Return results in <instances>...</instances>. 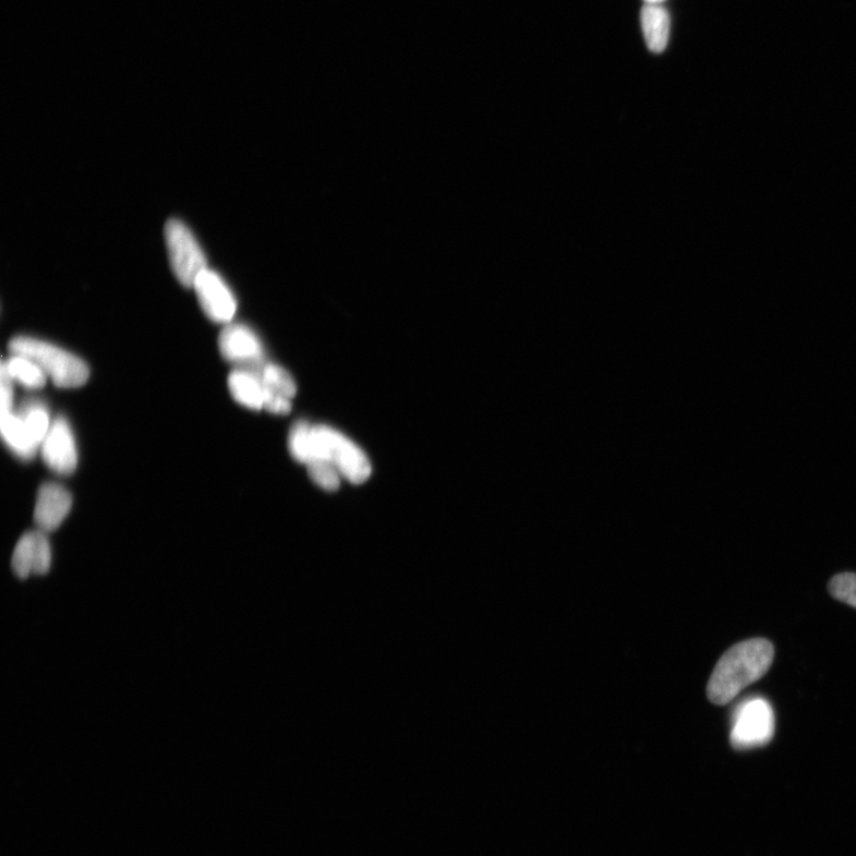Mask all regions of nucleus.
I'll use <instances>...</instances> for the list:
<instances>
[{"label":"nucleus","mask_w":856,"mask_h":856,"mask_svg":"<svg viewBox=\"0 0 856 856\" xmlns=\"http://www.w3.org/2000/svg\"><path fill=\"white\" fill-rule=\"evenodd\" d=\"M774 658L772 643L765 639H750L735 644L724 653L708 683L709 700L718 706L728 704L748 685L767 675Z\"/></svg>","instance_id":"f257e3e1"},{"label":"nucleus","mask_w":856,"mask_h":856,"mask_svg":"<svg viewBox=\"0 0 856 856\" xmlns=\"http://www.w3.org/2000/svg\"><path fill=\"white\" fill-rule=\"evenodd\" d=\"M9 350L34 361L59 388L82 387L89 377L83 360L45 340L20 336L10 341Z\"/></svg>","instance_id":"f03ea898"},{"label":"nucleus","mask_w":856,"mask_h":856,"mask_svg":"<svg viewBox=\"0 0 856 856\" xmlns=\"http://www.w3.org/2000/svg\"><path fill=\"white\" fill-rule=\"evenodd\" d=\"M323 459L331 463L340 475L354 484L365 482L372 475L371 460L352 441L333 427L311 426V444L308 463Z\"/></svg>","instance_id":"7ed1b4c3"},{"label":"nucleus","mask_w":856,"mask_h":856,"mask_svg":"<svg viewBox=\"0 0 856 856\" xmlns=\"http://www.w3.org/2000/svg\"><path fill=\"white\" fill-rule=\"evenodd\" d=\"M775 727L771 704L762 697L748 698L733 713L731 743L735 749L768 745Z\"/></svg>","instance_id":"20e7f679"},{"label":"nucleus","mask_w":856,"mask_h":856,"mask_svg":"<svg viewBox=\"0 0 856 856\" xmlns=\"http://www.w3.org/2000/svg\"><path fill=\"white\" fill-rule=\"evenodd\" d=\"M165 239L171 270L184 287H193L207 267L203 250L191 230L177 219L166 224Z\"/></svg>","instance_id":"39448f33"},{"label":"nucleus","mask_w":856,"mask_h":856,"mask_svg":"<svg viewBox=\"0 0 856 856\" xmlns=\"http://www.w3.org/2000/svg\"><path fill=\"white\" fill-rule=\"evenodd\" d=\"M194 291L207 317L218 324H229L237 310L236 299L221 276L206 269L194 282Z\"/></svg>","instance_id":"423d86ee"},{"label":"nucleus","mask_w":856,"mask_h":856,"mask_svg":"<svg viewBox=\"0 0 856 856\" xmlns=\"http://www.w3.org/2000/svg\"><path fill=\"white\" fill-rule=\"evenodd\" d=\"M43 458L47 467L59 475H71L77 466V449L72 427L64 418L52 421L41 444Z\"/></svg>","instance_id":"0eeeda50"},{"label":"nucleus","mask_w":856,"mask_h":856,"mask_svg":"<svg viewBox=\"0 0 856 856\" xmlns=\"http://www.w3.org/2000/svg\"><path fill=\"white\" fill-rule=\"evenodd\" d=\"M219 350L224 359L246 367L263 364V347L256 334L245 325L231 324L219 336Z\"/></svg>","instance_id":"6e6552de"},{"label":"nucleus","mask_w":856,"mask_h":856,"mask_svg":"<svg viewBox=\"0 0 856 856\" xmlns=\"http://www.w3.org/2000/svg\"><path fill=\"white\" fill-rule=\"evenodd\" d=\"M73 504L71 493L57 483H45L39 489L34 520L39 531L45 533L59 529L68 518Z\"/></svg>","instance_id":"1a4fd4ad"},{"label":"nucleus","mask_w":856,"mask_h":856,"mask_svg":"<svg viewBox=\"0 0 856 856\" xmlns=\"http://www.w3.org/2000/svg\"><path fill=\"white\" fill-rule=\"evenodd\" d=\"M641 28L648 48L654 55H662L670 39L671 19L662 4H644L641 10Z\"/></svg>","instance_id":"9d476101"},{"label":"nucleus","mask_w":856,"mask_h":856,"mask_svg":"<svg viewBox=\"0 0 856 856\" xmlns=\"http://www.w3.org/2000/svg\"><path fill=\"white\" fill-rule=\"evenodd\" d=\"M229 388L233 399L246 408L260 411L265 403V389L254 369H239L229 376Z\"/></svg>","instance_id":"9b49d317"},{"label":"nucleus","mask_w":856,"mask_h":856,"mask_svg":"<svg viewBox=\"0 0 856 856\" xmlns=\"http://www.w3.org/2000/svg\"><path fill=\"white\" fill-rule=\"evenodd\" d=\"M0 430L9 449L17 457L29 460L35 457L38 445L34 443L17 413H2Z\"/></svg>","instance_id":"f8f14e48"},{"label":"nucleus","mask_w":856,"mask_h":856,"mask_svg":"<svg viewBox=\"0 0 856 856\" xmlns=\"http://www.w3.org/2000/svg\"><path fill=\"white\" fill-rule=\"evenodd\" d=\"M258 374L263 389L266 393L280 395L289 400H293L297 394V386L293 377L284 367L276 364H261L254 367Z\"/></svg>","instance_id":"ddd939ff"},{"label":"nucleus","mask_w":856,"mask_h":856,"mask_svg":"<svg viewBox=\"0 0 856 856\" xmlns=\"http://www.w3.org/2000/svg\"><path fill=\"white\" fill-rule=\"evenodd\" d=\"M13 382L25 388L41 389L47 384V375L34 361L21 354H12L3 362Z\"/></svg>","instance_id":"4468645a"},{"label":"nucleus","mask_w":856,"mask_h":856,"mask_svg":"<svg viewBox=\"0 0 856 856\" xmlns=\"http://www.w3.org/2000/svg\"><path fill=\"white\" fill-rule=\"evenodd\" d=\"M17 414L34 443L41 447L51 426L47 407L38 401H26Z\"/></svg>","instance_id":"2eb2a0df"},{"label":"nucleus","mask_w":856,"mask_h":856,"mask_svg":"<svg viewBox=\"0 0 856 856\" xmlns=\"http://www.w3.org/2000/svg\"><path fill=\"white\" fill-rule=\"evenodd\" d=\"M37 542L38 531L26 532L19 540L15 550H13L11 559L12 570L21 579L28 578L34 574L37 557Z\"/></svg>","instance_id":"dca6fc26"},{"label":"nucleus","mask_w":856,"mask_h":856,"mask_svg":"<svg viewBox=\"0 0 856 856\" xmlns=\"http://www.w3.org/2000/svg\"><path fill=\"white\" fill-rule=\"evenodd\" d=\"M308 466L309 475L312 481L327 492H335L340 485V473L331 465L323 459H314Z\"/></svg>","instance_id":"f3484780"},{"label":"nucleus","mask_w":856,"mask_h":856,"mask_svg":"<svg viewBox=\"0 0 856 856\" xmlns=\"http://www.w3.org/2000/svg\"><path fill=\"white\" fill-rule=\"evenodd\" d=\"M311 425L299 421L289 432L288 447L292 457L301 465H306L310 456Z\"/></svg>","instance_id":"a211bd4d"},{"label":"nucleus","mask_w":856,"mask_h":856,"mask_svg":"<svg viewBox=\"0 0 856 856\" xmlns=\"http://www.w3.org/2000/svg\"><path fill=\"white\" fill-rule=\"evenodd\" d=\"M829 591L836 600L856 608V575L840 574L829 583Z\"/></svg>","instance_id":"6ab92c4d"},{"label":"nucleus","mask_w":856,"mask_h":856,"mask_svg":"<svg viewBox=\"0 0 856 856\" xmlns=\"http://www.w3.org/2000/svg\"><path fill=\"white\" fill-rule=\"evenodd\" d=\"M51 547L45 532L38 530L37 557L34 575H46L50 570Z\"/></svg>","instance_id":"aec40b11"},{"label":"nucleus","mask_w":856,"mask_h":856,"mask_svg":"<svg viewBox=\"0 0 856 856\" xmlns=\"http://www.w3.org/2000/svg\"><path fill=\"white\" fill-rule=\"evenodd\" d=\"M0 413L12 412L13 410V379L9 375L7 367L2 364V372H0Z\"/></svg>","instance_id":"412c9836"},{"label":"nucleus","mask_w":856,"mask_h":856,"mask_svg":"<svg viewBox=\"0 0 856 856\" xmlns=\"http://www.w3.org/2000/svg\"><path fill=\"white\" fill-rule=\"evenodd\" d=\"M665 0H644V3L649 4H662Z\"/></svg>","instance_id":"4be33fe9"}]
</instances>
